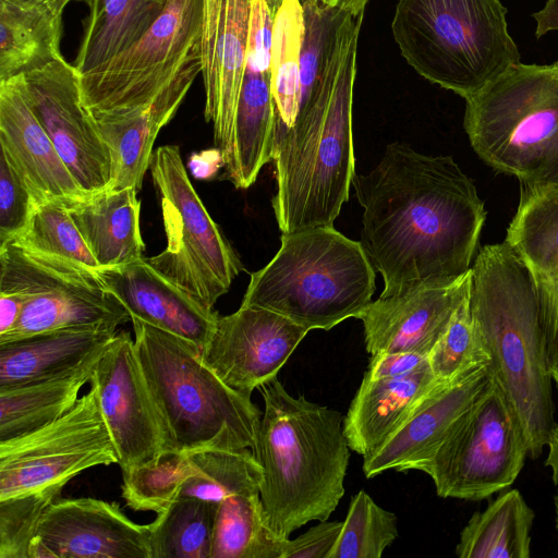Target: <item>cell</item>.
<instances>
[{
  "label": "cell",
  "mask_w": 558,
  "mask_h": 558,
  "mask_svg": "<svg viewBox=\"0 0 558 558\" xmlns=\"http://www.w3.org/2000/svg\"><path fill=\"white\" fill-rule=\"evenodd\" d=\"M546 447L548 453L545 459V465L551 471V480L558 486V424L553 427Z\"/></svg>",
  "instance_id": "48"
},
{
  "label": "cell",
  "mask_w": 558,
  "mask_h": 558,
  "mask_svg": "<svg viewBox=\"0 0 558 558\" xmlns=\"http://www.w3.org/2000/svg\"><path fill=\"white\" fill-rule=\"evenodd\" d=\"M274 12L267 0H251L243 80L234 118L227 179L248 189L272 160L278 113L271 84Z\"/></svg>",
  "instance_id": "15"
},
{
  "label": "cell",
  "mask_w": 558,
  "mask_h": 558,
  "mask_svg": "<svg viewBox=\"0 0 558 558\" xmlns=\"http://www.w3.org/2000/svg\"><path fill=\"white\" fill-rule=\"evenodd\" d=\"M301 0H281L274 15L271 84L278 113L277 134L291 126L301 100V57L304 39Z\"/></svg>",
  "instance_id": "35"
},
{
  "label": "cell",
  "mask_w": 558,
  "mask_h": 558,
  "mask_svg": "<svg viewBox=\"0 0 558 558\" xmlns=\"http://www.w3.org/2000/svg\"><path fill=\"white\" fill-rule=\"evenodd\" d=\"M505 241L534 281L551 361L558 353V183L521 184Z\"/></svg>",
  "instance_id": "25"
},
{
  "label": "cell",
  "mask_w": 558,
  "mask_h": 558,
  "mask_svg": "<svg viewBox=\"0 0 558 558\" xmlns=\"http://www.w3.org/2000/svg\"><path fill=\"white\" fill-rule=\"evenodd\" d=\"M398 537V519L364 490L351 498L329 558H379Z\"/></svg>",
  "instance_id": "39"
},
{
  "label": "cell",
  "mask_w": 558,
  "mask_h": 558,
  "mask_svg": "<svg viewBox=\"0 0 558 558\" xmlns=\"http://www.w3.org/2000/svg\"><path fill=\"white\" fill-rule=\"evenodd\" d=\"M352 186L363 208L360 242L384 280L380 296L450 283L471 269L486 210L451 156L392 143Z\"/></svg>",
  "instance_id": "1"
},
{
  "label": "cell",
  "mask_w": 558,
  "mask_h": 558,
  "mask_svg": "<svg viewBox=\"0 0 558 558\" xmlns=\"http://www.w3.org/2000/svg\"><path fill=\"white\" fill-rule=\"evenodd\" d=\"M122 495L135 511L159 513L180 495L185 481L194 469L189 454L165 452L154 461L121 469Z\"/></svg>",
  "instance_id": "37"
},
{
  "label": "cell",
  "mask_w": 558,
  "mask_h": 558,
  "mask_svg": "<svg viewBox=\"0 0 558 558\" xmlns=\"http://www.w3.org/2000/svg\"><path fill=\"white\" fill-rule=\"evenodd\" d=\"M89 384L97 390L120 468L159 458L163 453L161 426L129 332L118 331L109 342Z\"/></svg>",
  "instance_id": "16"
},
{
  "label": "cell",
  "mask_w": 558,
  "mask_h": 558,
  "mask_svg": "<svg viewBox=\"0 0 558 558\" xmlns=\"http://www.w3.org/2000/svg\"><path fill=\"white\" fill-rule=\"evenodd\" d=\"M267 2H268L270 9L272 10V12L275 14V12H276L277 8L279 7L281 0H267Z\"/></svg>",
  "instance_id": "53"
},
{
  "label": "cell",
  "mask_w": 558,
  "mask_h": 558,
  "mask_svg": "<svg viewBox=\"0 0 558 558\" xmlns=\"http://www.w3.org/2000/svg\"><path fill=\"white\" fill-rule=\"evenodd\" d=\"M500 0H399L392 36L424 78L466 99L520 62Z\"/></svg>",
  "instance_id": "7"
},
{
  "label": "cell",
  "mask_w": 558,
  "mask_h": 558,
  "mask_svg": "<svg viewBox=\"0 0 558 558\" xmlns=\"http://www.w3.org/2000/svg\"><path fill=\"white\" fill-rule=\"evenodd\" d=\"M23 1L41 3V4L50 7L51 9H53L60 13H63L64 8L72 1H84L88 4L90 0H23Z\"/></svg>",
  "instance_id": "50"
},
{
  "label": "cell",
  "mask_w": 558,
  "mask_h": 558,
  "mask_svg": "<svg viewBox=\"0 0 558 558\" xmlns=\"http://www.w3.org/2000/svg\"><path fill=\"white\" fill-rule=\"evenodd\" d=\"M136 355L151 396L163 453L253 450L262 412L225 384L193 342L131 319Z\"/></svg>",
  "instance_id": "5"
},
{
  "label": "cell",
  "mask_w": 558,
  "mask_h": 558,
  "mask_svg": "<svg viewBox=\"0 0 558 558\" xmlns=\"http://www.w3.org/2000/svg\"><path fill=\"white\" fill-rule=\"evenodd\" d=\"M194 472L180 496L220 501L235 495L259 494L263 470L251 449H209L189 453Z\"/></svg>",
  "instance_id": "36"
},
{
  "label": "cell",
  "mask_w": 558,
  "mask_h": 558,
  "mask_svg": "<svg viewBox=\"0 0 558 558\" xmlns=\"http://www.w3.org/2000/svg\"><path fill=\"white\" fill-rule=\"evenodd\" d=\"M52 502L37 495L0 500V558H29L38 522Z\"/></svg>",
  "instance_id": "41"
},
{
  "label": "cell",
  "mask_w": 558,
  "mask_h": 558,
  "mask_svg": "<svg viewBox=\"0 0 558 558\" xmlns=\"http://www.w3.org/2000/svg\"><path fill=\"white\" fill-rule=\"evenodd\" d=\"M438 380L430 366L401 377H363L343 418L350 449L363 458L377 450Z\"/></svg>",
  "instance_id": "28"
},
{
  "label": "cell",
  "mask_w": 558,
  "mask_h": 558,
  "mask_svg": "<svg viewBox=\"0 0 558 558\" xmlns=\"http://www.w3.org/2000/svg\"><path fill=\"white\" fill-rule=\"evenodd\" d=\"M550 372L553 377V383H555L558 389V353L550 361Z\"/></svg>",
  "instance_id": "51"
},
{
  "label": "cell",
  "mask_w": 558,
  "mask_h": 558,
  "mask_svg": "<svg viewBox=\"0 0 558 558\" xmlns=\"http://www.w3.org/2000/svg\"><path fill=\"white\" fill-rule=\"evenodd\" d=\"M150 524L131 521L119 504L54 500L43 513L29 558H150Z\"/></svg>",
  "instance_id": "18"
},
{
  "label": "cell",
  "mask_w": 558,
  "mask_h": 558,
  "mask_svg": "<svg viewBox=\"0 0 558 558\" xmlns=\"http://www.w3.org/2000/svg\"><path fill=\"white\" fill-rule=\"evenodd\" d=\"M218 504L178 497L150 523V558H210Z\"/></svg>",
  "instance_id": "34"
},
{
  "label": "cell",
  "mask_w": 558,
  "mask_h": 558,
  "mask_svg": "<svg viewBox=\"0 0 558 558\" xmlns=\"http://www.w3.org/2000/svg\"><path fill=\"white\" fill-rule=\"evenodd\" d=\"M0 149L37 204L85 194L31 109L23 75L0 82Z\"/></svg>",
  "instance_id": "24"
},
{
  "label": "cell",
  "mask_w": 558,
  "mask_h": 558,
  "mask_svg": "<svg viewBox=\"0 0 558 558\" xmlns=\"http://www.w3.org/2000/svg\"><path fill=\"white\" fill-rule=\"evenodd\" d=\"M98 359L49 379L0 388V441L36 430L73 409Z\"/></svg>",
  "instance_id": "31"
},
{
  "label": "cell",
  "mask_w": 558,
  "mask_h": 558,
  "mask_svg": "<svg viewBox=\"0 0 558 558\" xmlns=\"http://www.w3.org/2000/svg\"><path fill=\"white\" fill-rule=\"evenodd\" d=\"M148 169L161 203L167 246L146 259L173 284L214 310L243 265L196 193L180 147H158Z\"/></svg>",
  "instance_id": "9"
},
{
  "label": "cell",
  "mask_w": 558,
  "mask_h": 558,
  "mask_svg": "<svg viewBox=\"0 0 558 558\" xmlns=\"http://www.w3.org/2000/svg\"><path fill=\"white\" fill-rule=\"evenodd\" d=\"M137 192L134 187H106L63 202L99 268L143 258Z\"/></svg>",
  "instance_id": "26"
},
{
  "label": "cell",
  "mask_w": 558,
  "mask_h": 558,
  "mask_svg": "<svg viewBox=\"0 0 558 558\" xmlns=\"http://www.w3.org/2000/svg\"><path fill=\"white\" fill-rule=\"evenodd\" d=\"M554 506H555V525H556V530L558 532V486H557L556 495L554 497Z\"/></svg>",
  "instance_id": "52"
},
{
  "label": "cell",
  "mask_w": 558,
  "mask_h": 558,
  "mask_svg": "<svg viewBox=\"0 0 558 558\" xmlns=\"http://www.w3.org/2000/svg\"><path fill=\"white\" fill-rule=\"evenodd\" d=\"M119 458L94 386L60 418L0 441V500L37 495L56 500L80 473Z\"/></svg>",
  "instance_id": "12"
},
{
  "label": "cell",
  "mask_w": 558,
  "mask_h": 558,
  "mask_svg": "<svg viewBox=\"0 0 558 558\" xmlns=\"http://www.w3.org/2000/svg\"><path fill=\"white\" fill-rule=\"evenodd\" d=\"M318 5L337 8L350 13L353 16L363 15L369 0H308Z\"/></svg>",
  "instance_id": "49"
},
{
  "label": "cell",
  "mask_w": 558,
  "mask_h": 558,
  "mask_svg": "<svg viewBox=\"0 0 558 558\" xmlns=\"http://www.w3.org/2000/svg\"><path fill=\"white\" fill-rule=\"evenodd\" d=\"M427 367H429V362L426 354L415 352H380L372 355L364 377H401Z\"/></svg>",
  "instance_id": "44"
},
{
  "label": "cell",
  "mask_w": 558,
  "mask_h": 558,
  "mask_svg": "<svg viewBox=\"0 0 558 558\" xmlns=\"http://www.w3.org/2000/svg\"><path fill=\"white\" fill-rule=\"evenodd\" d=\"M0 292L24 298L19 323L0 343L68 328H117L131 320L95 269L15 242L0 246Z\"/></svg>",
  "instance_id": "11"
},
{
  "label": "cell",
  "mask_w": 558,
  "mask_h": 558,
  "mask_svg": "<svg viewBox=\"0 0 558 558\" xmlns=\"http://www.w3.org/2000/svg\"><path fill=\"white\" fill-rule=\"evenodd\" d=\"M469 308L493 377L518 414L529 457L555 426L550 357L534 281L506 243L481 247L471 267Z\"/></svg>",
  "instance_id": "3"
},
{
  "label": "cell",
  "mask_w": 558,
  "mask_h": 558,
  "mask_svg": "<svg viewBox=\"0 0 558 558\" xmlns=\"http://www.w3.org/2000/svg\"><path fill=\"white\" fill-rule=\"evenodd\" d=\"M536 21V37L558 29V0H547L545 7L533 13Z\"/></svg>",
  "instance_id": "47"
},
{
  "label": "cell",
  "mask_w": 558,
  "mask_h": 558,
  "mask_svg": "<svg viewBox=\"0 0 558 558\" xmlns=\"http://www.w3.org/2000/svg\"><path fill=\"white\" fill-rule=\"evenodd\" d=\"M201 71L199 53L148 105L89 114L110 154L112 179L108 187L141 190L159 131L174 117Z\"/></svg>",
  "instance_id": "23"
},
{
  "label": "cell",
  "mask_w": 558,
  "mask_h": 558,
  "mask_svg": "<svg viewBox=\"0 0 558 558\" xmlns=\"http://www.w3.org/2000/svg\"><path fill=\"white\" fill-rule=\"evenodd\" d=\"M36 206L27 184L0 149V246L24 231Z\"/></svg>",
  "instance_id": "42"
},
{
  "label": "cell",
  "mask_w": 558,
  "mask_h": 558,
  "mask_svg": "<svg viewBox=\"0 0 558 558\" xmlns=\"http://www.w3.org/2000/svg\"><path fill=\"white\" fill-rule=\"evenodd\" d=\"M169 0H90L74 66L80 75L134 46L160 16Z\"/></svg>",
  "instance_id": "30"
},
{
  "label": "cell",
  "mask_w": 558,
  "mask_h": 558,
  "mask_svg": "<svg viewBox=\"0 0 558 558\" xmlns=\"http://www.w3.org/2000/svg\"><path fill=\"white\" fill-rule=\"evenodd\" d=\"M96 271L131 319L186 339L201 350L211 337L219 314L165 278L146 258Z\"/></svg>",
  "instance_id": "22"
},
{
  "label": "cell",
  "mask_w": 558,
  "mask_h": 558,
  "mask_svg": "<svg viewBox=\"0 0 558 558\" xmlns=\"http://www.w3.org/2000/svg\"><path fill=\"white\" fill-rule=\"evenodd\" d=\"M490 378L492 371L486 365L449 380H438L402 425L377 450L363 458L365 476L374 477L389 470H415L429 459Z\"/></svg>",
  "instance_id": "20"
},
{
  "label": "cell",
  "mask_w": 558,
  "mask_h": 558,
  "mask_svg": "<svg viewBox=\"0 0 558 558\" xmlns=\"http://www.w3.org/2000/svg\"><path fill=\"white\" fill-rule=\"evenodd\" d=\"M26 99L83 192L108 187L109 150L83 106L80 74L62 57L23 75Z\"/></svg>",
  "instance_id": "14"
},
{
  "label": "cell",
  "mask_w": 558,
  "mask_h": 558,
  "mask_svg": "<svg viewBox=\"0 0 558 558\" xmlns=\"http://www.w3.org/2000/svg\"><path fill=\"white\" fill-rule=\"evenodd\" d=\"M289 538L269 526L259 494L218 504L210 558H282Z\"/></svg>",
  "instance_id": "33"
},
{
  "label": "cell",
  "mask_w": 558,
  "mask_h": 558,
  "mask_svg": "<svg viewBox=\"0 0 558 558\" xmlns=\"http://www.w3.org/2000/svg\"><path fill=\"white\" fill-rule=\"evenodd\" d=\"M342 525L341 521H319L296 538H289L282 558H329Z\"/></svg>",
  "instance_id": "43"
},
{
  "label": "cell",
  "mask_w": 558,
  "mask_h": 558,
  "mask_svg": "<svg viewBox=\"0 0 558 558\" xmlns=\"http://www.w3.org/2000/svg\"><path fill=\"white\" fill-rule=\"evenodd\" d=\"M463 128L495 171L521 184L558 183V61L511 65L465 99Z\"/></svg>",
  "instance_id": "8"
},
{
  "label": "cell",
  "mask_w": 558,
  "mask_h": 558,
  "mask_svg": "<svg viewBox=\"0 0 558 558\" xmlns=\"http://www.w3.org/2000/svg\"><path fill=\"white\" fill-rule=\"evenodd\" d=\"M24 298L14 292H0V337L9 333L19 323Z\"/></svg>",
  "instance_id": "45"
},
{
  "label": "cell",
  "mask_w": 558,
  "mask_h": 558,
  "mask_svg": "<svg viewBox=\"0 0 558 558\" xmlns=\"http://www.w3.org/2000/svg\"><path fill=\"white\" fill-rule=\"evenodd\" d=\"M62 14L37 2L0 0V82L63 57Z\"/></svg>",
  "instance_id": "29"
},
{
  "label": "cell",
  "mask_w": 558,
  "mask_h": 558,
  "mask_svg": "<svg viewBox=\"0 0 558 558\" xmlns=\"http://www.w3.org/2000/svg\"><path fill=\"white\" fill-rule=\"evenodd\" d=\"M526 456L520 418L492 374L445 440L415 470L433 480L438 496L475 501L511 487Z\"/></svg>",
  "instance_id": "10"
},
{
  "label": "cell",
  "mask_w": 558,
  "mask_h": 558,
  "mask_svg": "<svg viewBox=\"0 0 558 558\" xmlns=\"http://www.w3.org/2000/svg\"><path fill=\"white\" fill-rule=\"evenodd\" d=\"M308 330L272 311L243 306L219 316L201 350L205 364L229 387L247 397L277 377Z\"/></svg>",
  "instance_id": "17"
},
{
  "label": "cell",
  "mask_w": 558,
  "mask_h": 558,
  "mask_svg": "<svg viewBox=\"0 0 558 558\" xmlns=\"http://www.w3.org/2000/svg\"><path fill=\"white\" fill-rule=\"evenodd\" d=\"M534 511L518 489H508L462 529L456 546L460 558H529Z\"/></svg>",
  "instance_id": "32"
},
{
  "label": "cell",
  "mask_w": 558,
  "mask_h": 558,
  "mask_svg": "<svg viewBox=\"0 0 558 558\" xmlns=\"http://www.w3.org/2000/svg\"><path fill=\"white\" fill-rule=\"evenodd\" d=\"M204 0H169L145 35L108 62L80 75L88 114L153 101L182 68L201 53Z\"/></svg>",
  "instance_id": "13"
},
{
  "label": "cell",
  "mask_w": 558,
  "mask_h": 558,
  "mask_svg": "<svg viewBox=\"0 0 558 558\" xmlns=\"http://www.w3.org/2000/svg\"><path fill=\"white\" fill-rule=\"evenodd\" d=\"M428 362L439 380H449L490 364L489 355L471 317L469 294L456 311L445 333L428 353Z\"/></svg>",
  "instance_id": "40"
},
{
  "label": "cell",
  "mask_w": 558,
  "mask_h": 558,
  "mask_svg": "<svg viewBox=\"0 0 558 558\" xmlns=\"http://www.w3.org/2000/svg\"><path fill=\"white\" fill-rule=\"evenodd\" d=\"M258 389L264 412L252 452L263 470L259 497L271 530L289 538L336 510L350 447L337 410L290 395L277 377Z\"/></svg>",
  "instance_id": "4"
},
{
  "label": "cell",
  "mask_w": 558,
  "mask_h": 558,
  "mask_svg": "<svg viewBox=\"0 0 558 558\" xmlns=\"http://www.w3.org/2000/svg\"><path fill=\"white\" fill-rule=\"evenodd\" d=\"M375 269L360 241L324 226L282 233L272 259L251 274L241 305L329 330L356 317L375 292Z\"/></svg>",
  "instance_id": "6"
},
{
  "label": "cell",
  "mask_w": 558,
  "mask_h": 558,
  "mask_svg": "<svg viewBox=\"0 0 558 558\" xmlns=\"http://www.w3.org/2000/svg\"><path fill=\"white\" fill-rule=\"evenodd\" d=\"M11 242L90 269L99 268L62 201L37 204L24 231Z\"/></svg>",
  "instance_id": "38"
},
{
  "label": "cell",
  "mask_w": 558,
  "mask_h": 558,
  "mask_svg": "<svg viewBox=\"0 0 558 558\" xmlns=\"http://www.w3.org/2000/svg\"><path fill=\"white\" fill-rule=\"evenodd\" d=\"M251 0H204L201 65L204 116L223 163L231 147L234 118L245 68ZM225 166V165H223Z\"/></svg>",
  "instance_id": "19"
},
{
  "label": "cell",
  "mask_w": 558,
  "mask_h": 558,
  "mask_svg": "<svg viewBox=\"0 0 558 558\" xmlns=\"http://www.w3.org/2000/svg\"><path fill=\"white\" fill-rule=\"evenodd\" d=\"M363 15L350 16L320 86L277 134L272 209L282 233L332 227L355 175L352 130L357 40Z\"/></svg>",
  "instance_id": "2"
},
{
  "label": "cell",
  "mask_w": 558,
  "mask_h": 558,
  "mask_svg": "<svg viewBox=\"0 0 558 558\" xmlns=\"http://www.w3.org/2000/svg\"><path fill=\"white\" fill-rule=\"evenodd\" d=\"M470 281L471 269L450 283L379 295L355 317L363 323L366 351L428 355L468 296Z\"/></svg>",
  "instance_id": "21"
},
{
  "label": "cell",
  "mask_w": 558,
  "mask_h": 558,
  "mask_svg": "<svg viewBox=\"0 0 558 558\" xmlns=\"http://www.w3.org/2000/svg\"><path fill=\"white\" fill-rule=\"evenodd\" d=\"M117 328L82 327L0 343V388L49 379L96 360Z\"/></svg>",
  "instance_id": "27"
},
{
  "label": "cell",
  "mask_w": 558,
  "mask_h": 558,
  "mask_svg": "<svg viewBox=\"0 0 558 558\" xmlns=\"http://www.w3.org/2000/svg\"><path fill=\"white\" fill-rule=\"evenodd\" d=\"M223 165L222 154L217 147L193 155L189 162L193 175L197 179L211 178Z\"/></svg>",
  "instance_id": "46"
}]
</instances>
